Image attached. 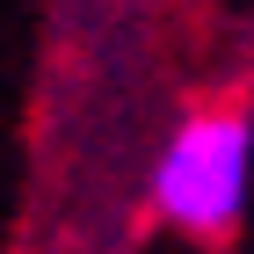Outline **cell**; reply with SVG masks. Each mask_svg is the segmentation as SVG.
<instances>
[{"mask_svg": "<svg viewBox=\"0 0 254 254\" xmlns=\"http://www.w3.org/2000/svg\"><path fill=\"white\" fill-rule=\"evenodd\" d=\"M254 189V117L247 109H203L182 117L175 138L145 167V211L189 240H225Z\"/></svg>", "mask_w": 254, "mask_h": 254, "instance_id": "cell-1", "label": "cell"}]
</instances>
